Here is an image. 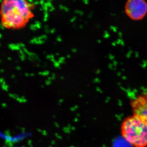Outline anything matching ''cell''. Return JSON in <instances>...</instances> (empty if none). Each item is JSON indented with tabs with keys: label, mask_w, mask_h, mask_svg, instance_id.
I'll return each mask as SVG.
<instances>
[{
	"label": "cell",
	"mask_w": 147,
	"mask_h": 147,
	"mask_svg": "<svg viewBox=\"0 0 147 147\" xmlns=\"http://www.w3.org/2000/svg\"><path fill=\"white\" fill-rule=\"evenodd\" d=\"M31 3L25 0H5L0 7V16L3 26L16 30L23 28L31 18Z\"/></svg>",
	"instance_id": "cell-1"
},
{
	"label": "cell",
	"mask_w": 147,
	"mask_h": 147,
	"mask_svg": "<svg viewBox=\"0 0 147 147\" xmlns=\"http://www.w3.org/2000/svg\"><path fill=\"white\" fill-rule=\"evenodd\" d=\"M123 139L133 147H147V123L135 115L125 119L121 125Z\"/></svg>",
	"instance_id": "cell-2"
},
{
	"label": "cell",
	"mask_w": 147,
	"mask_h": 147,
	"mask_svg": "<svg viewBox=\"0 0 147 147\" xmlns=\"http://www.w3.org/2000/svg\"><path fill=\"white\" fill-rule=\"evenodd\" d=\"M125 10L131 20H141L147 13V2L144 0H129L125 4Z\"/></svg>",
	"instance_id": "cell-3"
},
{
	"label": "cell",
	"mask_w": 147,
	"mask_h": 147,
	"mask_svg": "<svg viewBox=\"0 0 147 147\" xmlns=\"http://www.w3.org/2000/svg\"><path fill=\"white\" fill-rule=\"evenodd\" d=\"M130 105L133 115L138 116L147 123V93L131 99Z\"/></svg>",
	"instance_id": "cell-4"
},
{
	"label": "cell",
	"mask_w": 147,
	"mask_h": 147,
	"mask_svg": "<svg viewBox=\"0 0 147 147\" xmlns=\"http://www.w3.org/2000/svg\"><path fill=\"white\" fill-rule=\"evenodd\" d=\"M64 61L65 58L64 57H61L59 59V63H63V62H64Z\"/></svg>",
	"instance_id": "cell-5"
},
{
	"label": "cell",
	"mask_w": 147,
	"mask_h": 147,
	"mask_svg": "<svg viewBox=\"0 0 147 147\" xmlns=\"http://www.w3.org/2000/svg\"><path fill=\"white\" fill-rule=\"evenodd\" d=\"M54 65H55V66L56 67H59V62H55L54 63Z\"/></svg>",
	"instance_id": "cell-6"
},
{
	"label": "cell",
	"mask_w": 147,
	"mask_h": 147,
	"mask_svg": "<svg viewBox=\"0 0 147 147\" xmlns=\"http://www.w3.org/2000/svg\"><path fill=\"white\" fill-rule=\"evenodd\" d=\"M49 71H45V72H42V74H41V75H47L49 74Z\"/></svg>",
	"instance_id": "cell-7"
},
{
	"label": "cell",
	"mask_w": 147,
	"mask_h": 147,
	"mask_svg": "<svg viewBox=\"0 0 147 147\" xmlns=\"http://www.w3.org/2000/svg\"><path fill=\"white\" fill-rule=\"evenodd\" d=\"M57 39L58 41H62V39L60 37H58L57 38Z\"/></svg>",
	"instance_id": "cell-8"
},
{
	"label": "cell",
	"mask_w": 147,
	"mask_h": 147,
	"mask_svg": "<svg viewBox=\"0 0 147 147\" xmlns=\"http://www.w3.org/2000/svg\"><path fill=\"white\" fill-rule=\"evenodd\" d=\"M84 2L86 4H88L89 1H84Z\"/></svg>",
	"instance_id": "cell-9"
},
{
	"label": "cell",
	"mask_w": 147,
	"mask_h": 147,
	"mask_svg": "<svg viewBox=\"0 0 147 147\" xmlns=\"http://www.w3.org/2000/svg\"><path fill=\"white\" fill-rule=\"evenodd\" d=\"M40 3L41 4V5H44L45 3H44V1H41L40 2Z\"/></svg>",
	"instance_id": "cell-10"
},
{
	"label": "cell",
	"mask_w": 147,
	"mask_h": 147,
	"mask_svg": "<svg viewBox=\"0 0 147 147\" xmlns=\"http://www.w3.org/2000/svg\"><path fill=\"white\" fill-rule=\"evenodd\" d=\"M54 9H55V8H54L53 7H51V8L50 9V11H54Z\"/></svg>",
	"instance_id": "cell-11"
},
{
	"label": "cell",
	"mask_w": 147,
	"mask_h": 147,
	"mask_svg": "<svg viewBox=\"0 0 147 147\" xmlns=\"http://www.w3.org/2000/svg\"><path fill=\"white\" fill-rule=\"evenodd\" d=\"M72 52H73V53H76V51H77V50H76V49H72Z\"/></svg>",
	"instance_id": "cell-12"
},
{
	"label": "cell",
	"mask_w": 147,
	"mask_h": 147,
	"mask_svg": "<svg viewBox=\"0 0 147 147\" xmlns=\"http://www.w3.org/2000/svg\"><path fill=\"white\" fill-rule=\"evenodd\" d=\"M55 31V29H53V30H52L51 31V32L52 33H54Z\"/></svg>",
	"instance_id": "cell-13"
},
{
	"label": "cell",
	"mask_w": 147,
	"mask_h": 147,
	"mask_svg": "<svg viewBox=\"0 0 147 147\" xmlns=\"http://www.w3.org/2000/svg\"><path fill=\"white\" fill-rule=\"evenodd\" d=\"M75 19H76V18H75V17H74V18H72V19H71V22H73V21H75Z\"/></svg>",
	"instance_id": "cell-14"
},
{
	"label": "cell",
	"mask_w": 147,
	"mask_h": 147,
	"mask_svg": "<svg viewBox=\"0 0 147 147\" xmlns=\"http://www.w3.org/2000/svg\"><path fill=\"white\" fill-rule=\"evenodd\" d=\"M67 57L68 58H70V55H67Z\"/></svg>",
	"instance_id": "cell-15"
}]
</instances>
